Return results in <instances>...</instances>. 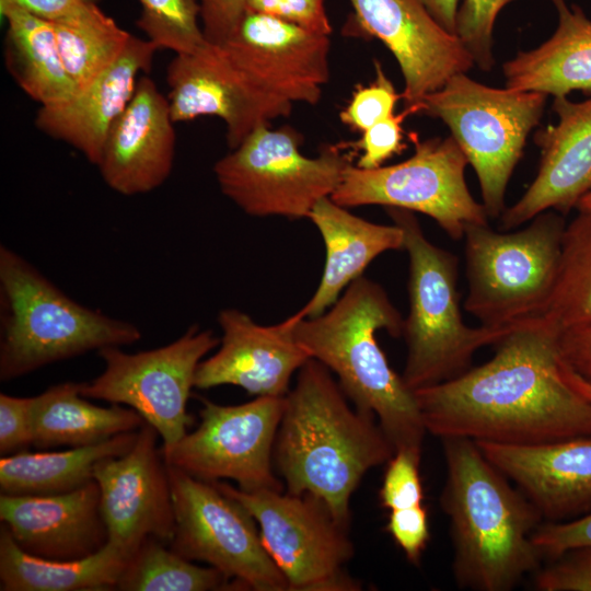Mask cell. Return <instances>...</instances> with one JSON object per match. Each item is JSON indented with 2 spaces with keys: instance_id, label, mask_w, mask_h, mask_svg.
I'll return each mask as SVG.
<instances>
[{
  "instance_id": "cb8c5ba5",
  "label": "cell",
  "mask_w": 591,
  "mask_h": 591,
  "mask_svg": "<svg viewBox=\"0 0 591 591\" xmlns=\"http://www.w3.org/2000/svg\"><path fill=\"white\" fill-rule=\"evenodd\" d=\"M157 50L149 39L131 35L120 57L88 86L65 102L39 106L35 126L97 165L111 128L130 103L140 74L150 71Z\"/></svg>"
},
{
  "instance_id": "f35d334b",
  "label": "cell",
  "mask_w": 591,
  "mask_h": 591,
  "mask_svg": "<svg viewBox=\"0 0 591 591\" xmlns=\"http://www.w3.org/2000/svg\"><path fill=\"white\" fill-rule=\"evenodd\" d=\"M533 575L537 591H591V546L569 549Z\"/></svg>"
},
{
  "instance_id": "7c38bea8",
  "label": "cell",
  "mask_w": 591,
  "mask_h": 591,
  "mask_svg": "<svg viewBox=\"0 0 591 591\" xmlns=\"http://www.w3.org/2000/svg\"><path fill=\"white\" fill-rule=\"evenodd\" d=\"M220 339L210 329L190 326L174 341L136 354L118 346L100 349L103 372L81 383L85 398L124 404L135 409L162 438V448L178 442L194 419L187 403L198 364L218 347Z\"/></svg>"
},
{
  "instance_id": "5b68a950",
  "label": "cell",
  "mask_w": 591,
  "mask_h": 591,
  "mask_svg": "<svg viewBox=\"0 0 591 591\" xmlns=\"http://www.w3.org/2000/svg\"><path fill=\"white\" fill-rule=\"evenodd\" d=\"M0 303L1 381L141 338L138 326L74 301L5 245L0 246Z\"/></svg>"
},
{
  "instance_id": "d4e9b609",
  "label": "cell",
  "mask_w": 591,
  "mask_h": 591,
  "mask_svg": "<svg viewBox=\"0 0 591 591\" xmlns=\"http://www.w3.org/2000/svg\"><path fill=\"white\" fill-rule=\"evenodd\" d=\"M308 218L323 237L326 256L320 283L300 310L304 317H315L329 309L379 255L404 250L399 225L364 220L331 197L321 199Z\"/></svg>"
},
{
  "instance_id": "3957f363",
  "label": "cell",
  "mask_w": 591,
  "mask_h": 591,
  "mask_svg": "<svg viewBox=\"0 0 591 591\" xmlns=\"http://www.w3.org/2000/svg\"><path fill=\"white\" fill-rule=\"evenodd\" d=\"M440 440L447 470L440 503L450 521L454 581L462 590L510 591L542 566L532 534L543 518L474 440Z\"/></svg>"
},
{
  "instance_id": "ac0fdd59",
  "label": "cell",
  "mask_w": 591,
  "mask_h": 591,
  "mask_svg": "<svg viewBox=\"0 0 591 591\" xmlns=\"http://www.w3.org/2000/svg\"><path fill=\"white\" fill-rule=\"evenodd\" d=\"M302 317L298 311L278 324L264 326L237 309L220 311L219 348L198 364L194 386L235 385L255 396H285L294 372L311 358L294 336Z\"/></svg>"
},
{
  "instance_id": "bcb514c9",
  "label": "cell",
  "mask_w": 591,
  "mask_h": 591,
  "mask_svg": "<svg viewBox=\"0 0 591 591\" xmlns=\"http://www.w3.org/2000/svg\"><path fill=\"white\" fill-rule=\"evenodd\" d=\"M99 0H0V8L13 5L35 16L56 23L84 11Z\"/></svg>"
},
{
  "instance_id": "6da1fadb",
  "label": "cell",
  "mask_w": 591,
  "mask_h": 591,
  "mask_svg": "<svg viewBox=\"0 0 591 591\" xmlns=\"http://www.w3.org/2000/svg\"><path fill=\"white\" fill-rule=\"evenodd\" d=\"M558 331L542 317L517 324L487 362L414 391L427 432L505 444L591 434V402L566 380Z\"/></svg>"
},
{
  "instance_id": "4fadbf2b",
  "label": "cell",
  "mask_w": 591,
  "mask_h": 591,
  "mask_svg": "<svg viewBox=\"0 0 591 591\" xmlns=\"http://www.w3.org/2000/svg\"><path fill=\"white\" fill-rule=\"evenodd\" d=\"M166 467L175 518L169 546L188 560L218 569L244 590L288 591L251 513L213 482Z\"/></svg>"
},
{
  "instance_id": "30bf717a",
  "label": "cell",
  "mask_w": 591,
  "mask_h": 591,
  "mask_svg": "<svg viewBox=\"0 0 591 591\" xmlns=\"http://www.w3.org/2000/svg\"><path fill=\"white\" fill-rule=\"evenodd\" d=\"M213 483L254 518L288 591L361 590L346 570L355 554L348 528L335 520L323 501L309 494L243 491L224 482Z\"/></svg>"
},
{
  "instance_id": "52a82bcc",
  "label": "cell",
  "mask_w": 591,
  "mask_h": 591,
  "mask_svg": "<svg viewBox=\"0 0 591 591\" xmlns=\"http://www.w3.org/2000/svg\"><path fill=\"white\" fill-rule=\"evenodd\" d=\"M555 211L537 215L514 232H496L488 223L465 229L464 309L482 325L510 326L542 314L555 283L566 227Z\"/></svg>"
},
{
  "instance_id": "d6986e66",
  "label": "cell",
  "mask_w": 591,
  "mask_h": 591,
  "mask_svg": "<svg viewBox=\"0 0 591 591\" xmlns=\"http://www.w3.org/2000/svg\"><path fill=\"white\" fill-rule=\"evenodd\" d=\"M475 442L535 506L543 522L591 512V434L537 444Z\"/></svg>"
},
{
  "instance_id": "4dcf8cb0",
  "label": "cell",
  "mask_w": 591,
  "mask_h": 591,
  "mask_svg": "<svg viewBox=\"0 0 591 591\" xmlns=\"http://www.w3.org/2000/svg\"><path fill=\"white\" fill-rule=\"evenodd\" d=\"M54 24L61 59L76 92L113 65L131 37L97 4Z\"/></svg>"
},
{
  "instance_id": "f6af8a7d",
  "label": "cell",
  "mask_w": 591,
  "mask_h": 591,
  "mask_svg": "<svg viewBox=\"0 0 591 591\" xmlns=\"http://www.w3.org/2000/svg\"><path fill=\"white\" fill-rule=\"evenodd\" d=\"M558 350L566 367L591 383V322L560 332Z\"/></svg>"
},
{
  "instance_id": "1f68e13d",
  "label": "cell",
  "mask_w": 591,
  "mask_h": 591,
  "mask_svg": "<svg viewBox=\"0 0 591 591\" xmlns=\"http://www.w3.org/2000/svg\"><path fill=\"white\" fill-rule=\"evenodd\" d=\"M558 333L591 322V213L565 227L555 283L540 315Z\"/></svg>"
},
{
  "instance_id": "ba28073f",
  "label": "cell",
  "mask_w": 591,
  "mask_h": 591,
  "mask_svg": "<svg viewBox=\"0 0 591 591\" xmlns=\"http://www.w3.org/2000/svg\"><path fill=\"white\" fill-rule=\"evenodd\" d=\"M302 135L290 126L263 125L213 165L220 190L253 217L308 218L331 197L352 164L341 143L314 158L300 151Z\"/></svg>"
},
{
  "instance_id": "ffe728a7",
  "label": "cell",
  "mask_w": 591,
  "mask_h": 591,
  "mask_svg": "<svg viewBox=\"0 0 591 591\" xmlns=\"http://www.w3.org/2000/svg\"><path fill=\"white\" fill-rule=\"evenodd\" d=\"M174 124L167 97L150 77L141 76L130 103L111 128L96 165L105 184L124 196L160 187L173 169Z\"/></svg>"
},
{
  "instance_id": "4316f807",
  "label": "cell",
  "mask_w": 591,
  "mask_h": 591,
  "mask_svg": "<svg viewBox=\"0 0 591 591\" xmlns=\"http://www.w3.org/2000/svg\"><path fill=\"white\" fill-rule=\"evenodd\" d=\"M80 390L81 383L65 382L34 396L33 447L40 450L85 447L136 431L143 425L144 419L135 409L117 404L94 405Z\"/></svg>"
},
{
  "instance_id": "7a4b0ae2",
  "label": "cell",
  "mask_w": 591,
  "mask_h": 591,
  "mask_svg": "<svg viewBox=\"0 0 591 591\" xmlns=\"http://www.w3.org/2000/svg\"><path fill=\"white\" fill-rule=\"evenodd\" d=\"M348 399L331 371L310 358L285 396L274 447L286 491L314 496L347 528L354 491L395 452L374 415Z\"/></svg>"
},
{
  "instance_id": "8992f818",
  "label": "cell",
  "mask_w": 591,
  "mask_h": 591,
  "mask_svg": "<svg viewBox=\"0 0 591 591\" xmlns=\"http://www.w3.org/2000/svg\"><path fill=\"white\" fill-rule=\"evenodd\" d=\"M386 210L403 229L409 260V310L402 332L407 352L402 379L414 392L462 374L478 349L495 345L517 324L466 325L460 310L457 257L425 236L413 211Z\"/></svg>"
},
{
  "instance_id": "83f0119b",
  "label": "cell",
  "mask_w": 591,
  "mask_h": 591,
  "mask_svg": "<svg viewBox=\"0 0 591 591\" xmlns=\"http://www.w3.org/2000/svg\"><path fill=\"white\" fill-rule=\"evenodd\" d=\"M129 556L107 542L91 556L47 559L23 551L0 526L1 591H103L116 589Z\"/></svg>"
},
{
  "instance_id": "44dd1931",
  "label": "cell",
  "mask_w": 591,
  "mask_h": 591,
  "mask_svg": "<svg viewBox=\"0 0 591 591\" xmlns=\"http://www.w3.org/2000/svg\"><path fill=\"white\" fill-rule=\"evenodd\" d=\"M558 120L536 131L541 150L537 174L522 197L501 215L511 230L546 210L567 212L591 190V95L573 102L554 97Z\"/></svg>"
},
{
  "instance_id": "8fae6325",
  "label": "cell",
  "mask_w": 591,
  "mask_h": 591,
  "mask_svg": "<svg viewBox=\"0 0 591 591\" xmlns=\"http://www.w3.org/2000/svg\"><path fill=\"white\" fill-rule=\"evenodd\" d=\"M414 143V154L401 163L370 170L349 165L331 198L346 208L380 205L424 213L453 240L471 224H487L483 204L468 190V161L455 139L415 138Z\"/></svg>"
},
{
  "instance_id": "74e56055",
  "label": "cell",
  "mask_w": 591,
  "mask_h": 591,
  "mask_svg": "<svg viewBox=\"0 0 591 591\" xmlns=\"http://www.w3.org/2000/svg\"><path fill=\"white\" fill-rule=\"evenodd\" d=\"M421 105L406 106L405 109L385 118L362 131V137L354 143H345V148L361 151L356 166L376 169L405 148L403 143V121L412 114L420 113Z\"/></svg>"
},
{
  "instance_id": "603a6c76",
  "label": "cell",
  "mask_w": 591,
  "mask_h": 591,
  "mask_svg": "<svg viewBox=\"0 0 591 591\" xmlns=\"http://www.w3.org/2000/svg\"><path fill=\"white\" fill-rule=\"evenodd\" d=\"M0 520L23 551L47 559H81L108 541L94 479L57 495L1 494Z\"/></svg>"
},
{
  "instance_id": "7402d4cb",
  "label": "cell",
  "mask_w": 591,
  "mask_h": 591,
  "mask_svg": "<svg viewBox=\"0 0 591 591\" xmlns=\"http://www.w3.org/2000/svg\"><path fill=\"white\" fill-rule=\"evenodd\" d=\"M166 82L173 121L216 116L225 124L231 149L274 120L218 44L206 42L194 53L175 55Z\"/></svg>"
},
{
  "instance_id": "d590c367",
  "label": "cell",
  "mask_w": 591,
  "mask_h": 591,
  "mask_svg": "<svg viewBox=\"0 0 591 591\" xmlns=\"http://www.w3.org/2000/svg\"><path fill=\"white\" fill-rule=\"evenodd\" d=\"M374 66V81L366 86L358 85L349 103L339 113L343 124L361 132L394 115L395 105L402 99L382 66L378 61Z\"/></svg>"
},
{
  "instance_id": "c3c4849f",
  "label": "cell",
  "mask_w": 591,
  "mask_h": 591,
  "mask_svg": "<svg viewBox=\"0 0 591 591\" xmlns=\"http://www.w3.org/2000/svg\"><path fill=\"white\" fill-rule=\"evenodd\" d=\"M564 374L567 382L583 397L591 402V383L579 378L572 371H570L564 363Z\"/></svg>"
},
{
  "instance_id": "60d3db41",
  "label": "cell",
  "mask_w": 591,
  "mask_h": 591,
  "mask_svg": "<svg viewBox=\"0 0 591 591\" xmlns=\"http://www.w3.org/2000/svg\"><path fill=\"white\" fill-rule=\"evenodd\" d=\"M34 397L0 394V454L1 456L27 451L33 445Z\"/></svg>"
},
{
  "instance_id": "d6a6232c",
  "label": "cell",
  "mask_w": 591,
  "mask_h": 591,
  "mask_svg": "<svg viewBox=\"0 0 591 591\" xmlns=\"http://www.w3.org/2000/svg\"><path fill=\"white\" fill-rule=\"evenodd\" d=\"M121 591L244 590L218 569L186 559L167 544L147 538L128 559L118 580Z\"/></svg>"
},
{
  "instance_id": "5bb4252c",
  "label": "cell",
  "mask_w": 591,
  "mask_h": 591,
  "mask_svg": "<svg viewBox=\"0 0 591 591\" xmlns=\"http://www.w3.org/2000/svg\"><path fill=\"white\" fill-rule=\"evenodd\" d=\"M285 396H256L240 405L201 398L198 427L160 448L165 464L206 482L232 479L243 491L283 490L274 447Z\"/></svg>"
},
{
  "instance_id": "277c9868",
  "label": "cell",
  "mask_w": 591,
  "mask_h": 591,
  "mask_svg": "<svg viewBox=\"0 0 591 591\" xmlns=\"http://www.w3.org/2000/svg\"><path fill=\"white\" fill-rule=\"evenodd\" d=\"M403 325L384 289L361 276L328 311L300 318L294 336L311 358L336 374L358 409L374 415L395 452L421 454L427 430L414 393L392 369L375 336L379 329L402 336Z\"/></svg>"
},
{
  "instance_id": "ee69618b",
  "label": "cell",
  "mask_w": 591,
  "mask_h": 591,
  "mask_svg": "<svg viewBox=\"0 0 591 591\" xmlns=\"http://www.w3.org/2000/svg\"><path fill=\"white\" fill-rule=\"evenodd\" d=\"M198 2L205 38L212 44L224 42L245 12V0H198Z\"/></svg>"
},
{
  "instance_id": "7dc6e473",
  "label": "cell",
  "mask_w": 591,
  "mask_h": 591,
  "mask_svg": "<svg viewBox=\"0 0 591 591\" xmlns=\"http://www.w3.org/2000/svg\"><path fill=\"white\" fill-rule=\"evenodd\" d=\"M432 18L449 33L455 35L456 14L461 0H418Z\"/></svg>"
},
{
  "instance_id": "9c48e42d",
  "label": "cell",
  "mask_w": 591,
  "mask_h": 591,
  "mask_svg": "<svg viewBox=\"0 0 591 591\" xmlns=\"http://www.w3.org/2000/svg\"><path fill=\"white\" fill-rule=\"evenodd\" d=\"M547 94L497 89L466 73L426 95L420 113L441 119L473 166L488 218L501 217L512 172L544 112Z\"/></svg>"
},
{
  "instance_id": "f1b7e54d",
  "label": "cell",
  "mask_w": 591,
  "mask_h": 591,
  "mask_svg": "<svg viewBox=\"0 0 591 591\" xmlns=\"http://www.w3.org/2000/svg\"><path fill=\"white\" fill-rule=\"evenodd\" d=\"M7 20L5 66L16 84L39 106L70 99L76 89L65 69L55 24L20 8H0Z\"/></svg>"
},
{
  "instance_id": "2e32d148",
  "label": "cell",
  "mask_w": 591,
  "mask_h": 591,
  "mask_svg": "<svg viewBox=\"0 0 591 591\" xmlns=\"http://www.w3.org/2000/svg\"><path fill=\"white\" fill-rule=\"evenodd\" d=\"M158 436L144 421L127 453L101 460L93 468L107 542L129 558L147 538L169 545L174 535L170 478L157 445Z\"/></svg>"
},
{
  "instance_id": "9a60e30c",
  "label": "cell",
  "mask_w": 591,
  "mask_h": 591,
  "mask_svg": "<svg viewBox=\"0 0 591 591\" xmlns=\"http://www.w3.org/2000/svg\"><path fill=\"white\" fill-rule=\"evenodd\" d=\"M218 45L275 119L318 103L329 79V36L270 15L245 11Z\"/></svg>"
},
{
  "instance_id": "836d02e7",
  "label": "cell",
  "mask_w": 591,
  "mask_h": 591,
  "mask_svg": "<svg viewBox=\"0 0 591 591\" xmlns=\"http://www.w3.org/2000/svg\"><path fill=\"white\" fill-rule=\"evenodd\" d=\"M141 14L136 22L159 49L190 54L205 38L198 0H139Z\"/></svg>"
},
{
  "instance_id": "f546056e",
  "label": "cell",
  "mask_w": 591,
  "mask_h": 591,
  "mask_svg": "<svg viewBox=\"0 0 591 591\" xmlns=\"http://www.w3.org/2000/svg\"><path fill=\"white\" fill-rule=\"evenodd\" d=\"M138 430L66 451H22L0 459V490L7 495H57L93 479L97 462L127 453Z\"/></svg>"
},
{
  "instance_id": "b9f144b4",
  "label": "cell",
  "mask_w": 591,
  "mask_h": 591,
  "mask_svg": "<svg viewBox=\"0 0 591 591\" xmlns=\"http://www.w3.org/2000/svg\"><path fill=\"white\" fill-rule=\"evenodd\" d=\"M532 542L543 558H555L577 547L591 546V512L561 522H542Z\"/></svg>"
},
{
  "instance_id": "8d00e7d4",
  "label": "cell",
  "mask_w": 591,
  "mask_h": 591,
  "mask_svg": "<svg viewBox=\"0 0 591 591\" xmlns=\"http://www.w3.org/2000/svg\"><path fill=\"white\" fill-rule=\"evenodd\" d=\"M420 457V453L399 450L389 460L380 489V501L384 508L391 511L421 505Z\"/></svg>"
},
{
  "instance_id": "e0dca14e",
  "label": "cell",
  "mask_w": 591,
  "mask_h": 591,
  "mask_svg": "<svg viewBox=\"0 0 591 591\" xmlns=\"http://www.w3.org/2000/svg\"><path fill=\"white\" fill-rule=\"evenodd\" d=\"M347 33L378 38L395 57L404 79L405 106L441 89L475 65L456 35L447 32L418 0H349Z\"/></svg>"
},
{
  "instance_id": "681fc988",
  "label": "cell",
  "mask_w": 591,
  "mask_h": 591,
  "mask_svg": "<svg viewBox=\"0 0 591 591\" xmlns=\"http://www.w3.org/2000/svg\"><path fill=\"white\" fill-rule=\"evenodd\" d=\"M578 211L591 213V190L583 195L576 205Z\"/></svg>"
},
{
  "instance_id": "484cf974",
  "label": "cell",
  "mask_w": 591,
  "mask_h": 591,
  "mask_svg": "<svg viewBox=\"0 0 591 591\" xmlns=\"http://www.w3.org/2000/svg\"><path fill=\"white\" fill-rule=\"evenodd\" d=\"M558 16L553 35L503 63L506 88L567 96L591 91V20L577 4L552 0Z\"/></svg>"
},
{
  "instance_id": "7bdbcfd3",
  "label": "cell",
  "mask_w": 591,
  "mask_h": 591,
  "mask_svg": "<svg viewBox=\"0 0 591 591\" xmlns=\"http://www.w3.org/2000/svg\"><path fill=\"white\" fill-rule=\"evenodd\" d=\"M386 531L407 560L418 566L430 536L427 509L419 505L391 510Z\"/></svg>"
},
{
  "instance_id": "ab89813d",
  "label": "cell",
  "mask_w": 591,
  "mask_h": 591,
  "mask_svg": "<svg viewBox=\"0 0 591 591\" xmlns=\"http://www.w3.org/2000/svg\"><path fill=\"white\" fill-rule=\"evenodd\" d=\"M245 11L270 15L316 34L329 36L333 32L325 0H245Z\"/></svg>"
},
{
  "instance_id": "e575fe53",
  "label": "cell",
  "mask_w": 591,
  "mask_h": 591,
  "mask_svg": "<svg viewBox=\"0 0 591 591\" xmlns=\"http://www.w3.org/2000/svg\"><path fill=\"white\" fill-rule=\"evenodd\" d=\"M511 1L462 0L460 3L455 35L482 70L488 71L494 66V24L501 9Z\"/></svg>"
}]
</instances>
